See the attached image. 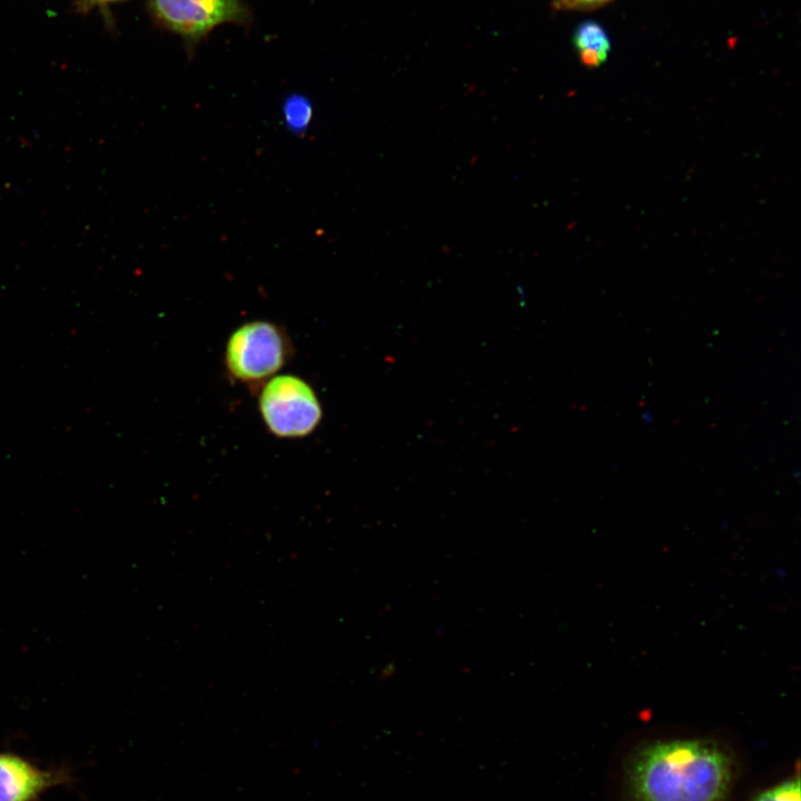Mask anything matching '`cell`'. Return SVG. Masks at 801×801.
<instances>
[{
    "mask_svg": "<svg viewBox=\"0 0 801 801\" xmlns=\"http://www.w3.org/2000/svg\"><path fill=\"white\" fill-rule=\"evenodd\" d=\"M285 116L287 123L293 129L303 130L310 120V105L301 97H291L285 105Z\"/></svg>",
    "mask_w": 801,
    "mask_h": 801,
    "instance_id": "7",
    "label": "cell"
},
{
    "mask_svg": "<svg viewBox=\"0 0 801 801\" xmlns=\"http://www.w3.org/2000/svg\"><path fill=\"white\" fill-rule=\"evenodd\" d=\"M293 355L285 329L267 320H253L229 336L224 364L231 379L243 384H261L275 376Z\"/></svg>",
    "mask_w": 801,
    "mask_h": 801,
    "instance_id": "2",
    "label": "cell"
},
{
    "mask_svg": "<svg viewBox=\"0 0 801 801\" xmlns=\"http://www.w3.org/2000/svg\"><path fill=\"white\" fill-rule=\"evenodd\" d=\"M611 0H553L554 7L565 10H586L597 8Z\"/></svg>",
    "mask_w": 801,
    "mask_h": 801,
    "instance_id": "9",
    "label": "cell"
},
{
    "mask_svg": "<svg viewBox=\"0 0 801 801\" xmlns=\"http://www.w3.org/2000/svg\"><path fill=\"white\" fill-rule=\"evenodd\" d=\"M103 1H110V0H103Z\"/></svg>",
    "mask_w": 801,
    "mask_h": 801,
    "instance_id": "10",
    "label": "cell"
},
{
    "mask_svg": "<svg viewBox=\"0 0 801 801\" xmlns=\"http://www.w3.org/2000/svg\"><path fill=\"white\" fill-rule=\"evenodd\" d=\"M157 17L171 30L196 39L224 22L243 21L239 0H152Z\"/></svg>",
    "mask_w": 801,
    "mask_h": 801,
    "instance_id": "4",
    "label": "cell"
},
{
    "mask_svg": "<svg viewBox=\"0 0 801 801\" xmlns=\"http://www.w3.org/2000/svg\"><path fill=\"white\" fill-rule=\"evenodd\" d=\"M68 780L62 770H43L18 754L0 752V801H37Z\"/></svg>",
    "mask_w": 801,
    "mask_h": 801,
    "instance_id": "5",
    "label": "cell"
},
{
    "mask_svg": "<svg viewBox=\"0 0 801 801\" xmlns=\"http://www.w3.org/2000/svg\"><path fill=\"white\" fill-rule=\"evenodd\" d=\"M258 408L267 429L280 438H300L319 425V398L305 379L291 374L275 375L264 382Z\"/></svg>",
    "mask_w": 801,
    "mask_h": 801,
    "instance_id": "3",
    "label": "cell"
},
{
    "mask_svg": "<svg viewBox=\"0 0 801 801\" xmlns=\"http://www.w3.org/2000/svg\"><path fill=\"white\" fill-rule=\"evenodd\" d=\"M573 40L582 62L586 66L599 67L607 59L610 40L599 23L587 21L580 24Z\"/></svg>",
    "mask_w": 801,
    "mask_h": 801,
    "instance_id": "6",
    "label": "cell"
},
{
    "mask_svg": "<svg viewBox=\"0 0 801 801\" xmlns=\"http://www.w3.org/2000/svg\"><path fill=\"white\" fill-rule=\"evenodd\" d=\"M754 801H800L799 778L784 781L764 792Z\"/></svg>",
    "mask_w": 801,
    "mask_h": 801,
    "instance_id": "8",
    "label": "cell"
},
{
    "mask_svg": "<svg viewBox=\"0 0 801 801\" xmlns=\"http://www.w3.org/2000/svg\"><path fill=\"white\" fill-rule=\"evenodd\" d=\"M732 774L731 759L715 743L671 740L641 750L629 777L637 801H724Z\"/></svg>",
    "mask_w": 801,
    "mask_h": 801,
    "instance_id": "1",
    "label": "cell"
}]
</instances>
